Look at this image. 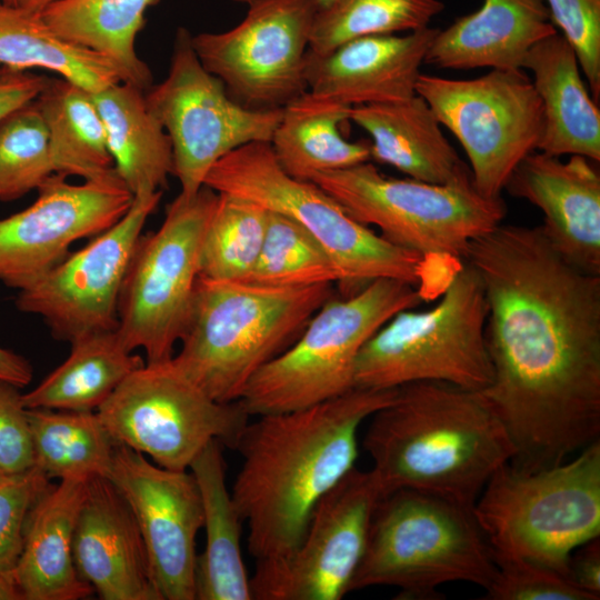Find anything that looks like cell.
Returning a JSON list of instances; mask_svg holds the SVG:
<instances>
[{
  "instance_id": "1",
  "label": "cell",
  "mask_w": 600,
  "mask_h": 600,
  "mask_svg": "<svg viewBox=\"0 0 600 600\" xmlns=\"http://www.w3.org/2000/svg\"><path fill=\"white\" fill-rule=\"evenodd\" d=\"M464 261L488 307L492 381L480 392L516 447L511 463L556 466L600 440V276L564 259L540 226L500 223Z\"/></svg>"
},
{
  "instance_id": "2",
  "label": "cell",
  "mask_w": 600,
  "mask_h": 600,
  "mask_svg": "<svg viewBox=\"0 0 600 600\" xmlns=\"http://www.w3.org/2000/svg\"><path fill=\"white\" fill-rule=\"evenodd\" d=\"M397 391L354 387L248 422L234 447L242 463L231 494L256 562L282 558L299 544L320 499L356 468L362 423Z\"/></svg>"
},
{
  "instance_id": "3",
  "label": "cell",
  "mask_w": 600,
  "mask_h": 600,
  "mask_svg": "<svg viewBox=\"0 0 600 600\" xmlns=\"http://www.w3.org/2000/svg\"><path fill=\"white\" fill-rule=\"evenodd\" d=\"M370 419L362 444L382 496L412 489L472 508L517 453L481 392L447 382L401 386Z\"/></svg>"
},
{
  "instance_id": "4",
  "label": "cell",
  "mask_w": 600,
  "mask_h": 600,
  "mask_svg": "<svg viewBox=\"0 0 600 600\" xmlns=\"http://www.w3.org/2000/svg\"><path fill=\"white\" fill-rule=\"evenodd\" d=\"M332 296L330 283L276 289L199 276L172 360L212 399L237 402L253 376L298 338Z\"/></svg>"
},
{
  "instance_id": "5",
  "label": "cell",
  "mask_w": 600,
  "mask_h": 600,
  "mask_svg": "<svg viewBox=\"0 0 600 600\" xmlns=\"http://www.w3.org/2000/svg\"><path fill=\"white\" fill-rule=\"evenodd\" d=\"M472 511L494 562L527 560L569 577L572 552L600 537V440L547 468L506 463Z\"/></svg>"
},
{
  "instance_id": "6",
  "label": "cell",
  "mask_w": 600,
  "mask_h": 600,
  "mask_svg": "<svg viewBox=\"0 0 600 600\" xmlns=\"http://www.w3.org/2000/svg\"><path fill=\"white\" fill-rule=\"evenodd\" d=\"M497 566L472 508L398 489L381 497L349 592L386 586L400 599L437 600L438 588L464 581L487 590Z\"/></svg>"
},
{
  "instance_id": "7",
  "label": "cell",
  "mask_w": 600,
  "mask_h": 600,
  "mask_svg": "<svg viewBox=\"0 0 600 600\" xmlns=\"http://www.w3.org/2000/svg\"><path fill=\"white\" fill-rule=\"evenodd\" d=\"M204 186L253 201L303 227L329 253L339 289L351 296L378 279L407 282L426 297L429 258L398 247L353 219L312 181L298 180L278 163L269 142L244 144L220 159Z\"/></svg>"
},
{
  "instance_id": "8",
  "label": "cell",
  "mask_w": 600,
  "mask_h": 600,
  "mask_svg": "<svg viewBox=\"0 0 600 600\" xmlns=\"http://www.w3.org/2000/svg\"><path fill=\"white\" fill-rule=\"evenodd\" d=\"M416 287L378 279L360 291L329 298L298 338L263 366L239 402L252 417L308 408L354 386L357 358L366 342L396 313L424 300Z\"/></svg>"
},
{
  "instance_id": "9",
  "label": "cell",
  "mask_w": 600,
  "mask_h": 600,
  "mask_svg": "<svg viewBox=\"0 0 600 600\" xmlns=\"http://www.w3.org/2000/svg\"><path fill=\"white\" fill-rule=\"evenodd\" d=\"M487 313L481 278L463 260L431 309L396 313L366 342L357 358L354 386L397 389L440 381L483 391L492 381Z\"/></svg>"
},
{
  "instance_id": "10",
  "label": "cell",
  "mask_w": 600,
  "mask_h": 600,
  "mask_svg": "<svg viewBox=\"0 0 600 600\" xmlns=\"http://www.w3.org/2000/svg\"><path fill=\"white\" fill-rule=\"evenodd\" d=\"M357 221L374 226L389 242L453 263L470 242L498 227L507 214L502 198H487L470 170L446 183L392 178L370 161L311 178Z\"/></svg>"
},
{
  "instance_id": "11",
  "label": "cell",
  "mask_w": 600,
  "mask_h": 600,
  "mask_svg": "<svg viewBox=\"0 0 600 600\" xmlns=\"http://www.w3.org/2000/svg\"><path fill=\"white\" fill-rule=\"evenodd\" d=\"M217 199L207 186L192 196L179 193L161 226L138 240L120 292L117 331L129 350L144 351L146 362L171 359L184 332Z\"/></svg>"
},
{
  "instance_id": "12",
  "label": "cell",
  "mask_w": 600,
  "mask_h": 600,
  "mask_svg": "<svg viewBox=\"0 0 600 600\" xmlns=\"http://www.w3.org/2000/svg\"><path fill=\"white\" fill-rule=\"evenodd\" d=\"M97 413L117 443L178 471L189 470L213 440L234 449L251 417L239 401L212 399L172 358L144 362Z\"/></svg>"
},
{
  "instance_id": "13",
  "label": "cell",
  "mask_w": 600,
  "mask_h": 600,
  "mask_svg": "<svg viewBox=\"0 0 600 600\" xmlns=\"http://www.w3.org/2000/svg\"><path fill=\"white\" fill-rule=\"evenodd\" d=\"M416 93L462 146L477 190L500 198L518 163L538 148L543 109L522 69L467 80L421 73Z\"/></svg>"
},
{
  "instance_id": "14",
  "label": "cell",
  "mask_w": 600,
  "mask_h": 600,
  "mask_svg": "<svg viewBox=\"0 0 600 600\" xmlns=\"http://www.w3.org/2000/svg\"><path fill=\"white\" fill-rule=\"evenodd\" d=\"M186 28L176 32L167 78L146 91V101L168 134L173 174L186 196L197 193L224 156L252 142H270L282 109L249 110L200 62Z\"/></svg>"
},
{
  "instance_id": "15",
  "label": "cell",
  "mask_w": 600,
  "mask_h": 600,
  "mask_svg": "<svg viewBox=\"0 0 600 600\" xmlns=\"http://www.w3.org/2000/svg\"><path fill=\"white\" fill-rule=\"evenodd\" d=\"M222 32L191 37L202 66L240 106L272 111L308 91L306 61L317 0H252Z\"/></svg>"
},
{
  "instance_id": "16",
  "label": "cell",
  "mask_w": 600,
  "mask_h": 600,
  "mask_svg": "<svg viewBox=\"0 0 600 600\" xmlns=\"http://www.w3.org/2000/svg\"><path fill=\"white\" fill-rule=\"evenodd\" d=\"M381 497L373 471L353 468L320 499L289 554L256 562L252 599H342L349 593Z\"/></svg>"
},
{
  "instance_id": "17",
  "label": "cell",
  "mask_w": 600,
  "mask_h": 600,
  "mask_svg": "<svg viewBox=\"0 0 600 600\" xmlns=\"http://www.w3.org/2000/svg\"><path fill=\"white\" fill-rule=\"evenodd\" d=\"M161 196L162 191L136 196L119 221L18 291L17 308L41 317L51 334L62 341L117 329L121 288L142 229Z\"/></svg>"
},
{
  "instance_id": "18",
  "label": "cell",
  "mask_w": 600,
  "mask_h": 600,
  "mask_svg": "<svg viewBox=\"0 0 600 600\" xmlns=\"http://www.w3.org/2000/svg\"><path fill=\"white\" fill-rule=\"evenodd\" d=\"M67 178L52 173L31 206L0 219V282L7 287L20 291L33 284L76 241L113 226L133 202L117 172L80 184Z\"/></svg>"
},
{
  "instance_id": "19",
  "label": "cell",
  "mask_w": 600,
  "mask_h": 600,
  "mask_svg": "<svg viewBox=\"0 0 600 600\" xmlns=\"http://www.w3.org/2000/svg\"><path fill=\"white\" fill-rule=\"evenodd\" d=\"M108 479L134 514L161 600H196V539L203 506L192 472L162 468L117 443Z\"/></svg>"
},
{
  "instance_id": "20",
  "label": "cell",
  "mask_w": 600,
  "mask_h": 600,
  "mask_svg": "<svg viewBox=\"0 0 600 600\" xmlns=\"http://www.w3.org/2000/svg\"><path fill=\"white\" fill-rule=\"evenodd\" d=\"M592 163L536 150L518 163L504 189L541 210L540 227L564 259L600 276V174Z\"/></svg>"
},
{
  "instance_id": "21",
  "label": "cell",
  "mask_w": 600,
  "mask_h": 600,
  "mask_svg": "<svg viewBox=\"0 0 600 600\" xmlns=\"http://www.w3.org/2000/svg\"><path fill=\"white\" fill-rule=\"evenodd\" d=\"M73 559L80 578L102 600H161L134 514L108 478L88 480Z\"/></svg>"
},
{
  "instance_id": "22",
  "label": "cell",
  "mask_w": 600,
  "mask_h": 600,
  "mask_svg": "<svg viewBox=\"0 0 600 600\" xmlns=\"http://www.w3.org/2000/svg\"><path fill=\"white\" fill-rule=\"evenodd\" d=\"M439 29L361 37L323 56L307 53L308 91L349 107L407 100L416 94Z\"/></svg>"
},
{
  "instance_id": "23",
  "label": "cell",
  "mask_w": 600,
  "mask_h": 600,
  "mask_svg": "<svg viewBox=\"0 0 600 600\" xmlns=\"http://www.w3.org/2000/svg\"><path fill=\"white\" fill-rule=\"evenodd\" d=\"M544 0H483L436 34L424 63L439 69H522L529 50L557 33Z\"/></svg>"
},
{
  "instance_id": "24",
  "label": "cell",
  "mask_w": 600,
  "mask_h": 600,
  "mask_svg": "<svg viewBox=\"0 0 600 600\" xmlns=\"http://www.w3.org/2000/svg\"><path fill=\"white\" fill-rule=\"evenodd\" d=\"M88 480H59L33 503L11 570L22 600H79L93 593L73 559L74 530Z\"/></svg>"
},
{
  "instance_id": "25",
  "label": "cell",
  "mask_w": 600,
  "mask_h": 600,
  "mask_svg": "<svg viewBox=\"0 0 600 600\" xmlns=\"http://www.w3.org/2000/svg\"><path fill=\"white\" fill-rule=\"evenodd\" d=\"M522 69L531 71L543 109L538 151L600 160V111L580 73L578 57L559 32L536 43Z\"/></svg>"
},
{
  "instance_id": "26",
  "label": "cell",
  "mask_w": 600,
  "mask_h": 600,
  "mask_svg": "<svg viewBox=\"0 0 600 600\" xmlns=\"http://www.w3.org/2000/svg\"><path fill=\"white\" fill-rule=\"evenodd\" d=\"M349 120L370 136L371 159L409 178L446 183L470 170L417 93L402 101L351 107Z\"/></svg>"
},
{
  "instance_id": "27",
  "label": "cell",
  "mask_w": 600,
  "mask_h": 600,
  "mask_svg": "<svg viewBox=\"0 0 600 600\" xmlns=\"http://www.w3.org/2000/svg\"><path fill=\"white\" fill-rule=\"evenodd\" d=\"M203 506L206 547L198 554L196 600H251L242 557L243 520L228 489L222 444L211 441L192 461Z\"/></svg>"
},
{
  "instance_id": "28",
  "label": "cell",
  "mask_w": 600,
  "mask_h": 600,
  "mask_svg": "<svg viewBox=\"0 0 600 600\" xmlns=\"http://www.w3.org/2000/svg\"><path fill=\"white\" fill-rule=\"evenodd\" d=\"M144 93L122 81L92 93L113 168L134 197L161 191L173 174L170 139L149 109Z\"/></svg>"
},
{
  "instance_id": "29",
  "label": "cell",
  "mask_w": 600,
  "mask_h": 600,
  "mask_svg": "<svg viewBox=\"0 0 600 600\" xmlns=\"http://www.w3.org/2000/svg\"><path fill=\"white\" fill-rule=\"evenodd\" d=\"M350 110L309 91L283 107L269 142L282 170L294 179L310 181L318 173L370 161V142H351L340 132Z\"/></svg>"
},
{
  "instance_id": "30",
  "label": "cell",
  "mask_w": 600,
  "mask_h": 600,
  "mask_svg": "<svg viewBox=\"0 0 600 600\" xmlns=\"http://www.w3.org/2000/svg\"><path fill=\"white\" fill-rule=\"evenodd\" d=\"M70 344L68 358L22 393L27 409L97 411L146 362L123 344L117 329L89 333Z\"/></svg>"
},
{
  "instance_id": "31",
  "label": "cell",
  "mask_w": 600,
  "mask_h": 600,
  "mask_svg": "<svg viewBox=\"0 0 600 600\" xmlns=\"http://www.w3.org/2000/svg\"><path fill=\"white\" fill-rule=\"evenodd\" d=\"M158 0H61L42 11L64 40L104 57L120 81L143 91L152 87L149 66L136 51L144 14Z\"/></svg>"
},
{
  "instance_id": "32",
  "label": "cell",
  "mask_w": 600,
  "mask_h": 600,
  "mask_svg": "<svg viewBox=\"0 0 600 600\" xmlns=\"http://www.w3.org/2000/svg\"><path fill=\"white\" fill-rule=\"evenodd\" d=\"M43 119L54 173L94 181L116 173L106 130L92 93L49 78L34 100Z\"/></svg>"
},
{
  "instance_id": "33",
  "label": "cell",
  "mask_w": 600,
  "mask_h": 600,
  "mask_svg": "<svg viewBox=\"0 0 600 600\" xmlns=\"http://www.w3.org/2000/svg\"><path fill=\"white\" fill-rule=\"evenodd\" d=\"M0 64L20 71L50 70L91 93L120 81L104 57L58 36L41 12L2 0Z\"/></svg>"
},
{
  "instance_id": "34",
  "label": "cell",
  "mask_w": 600,
  "mask_h": 600,
  "mask_svg": "<svg viewBox=\"0 0 600 600\" xmlns=\"http://www.w3.org/2000/svg\"><path fill=\"white\" fill-rule=\"evenodd\" d=\"M34 467L49 479L109 478L113 440L97 411L27 409Z\"/></svg>"
},
{
  "instance_id": "35",
  "label": "cell",
  "mask_w": 600,
  "mask_h": 600,
  "mask_svg": "<svg viewBox=\"0 0 600 600\" xmlns=\"http://www.w3.org/2000/svg\"><path fill=\"white\" fill-rule=\"evenodd\" d=\"M443 9L440 0H334L316 13L309 52L323 56L357 38L421 30Z\"/></svg>"
},
{
  "instance_id": "36",
  "label": "cell",
  "mask_w": 600,
  "mask_h": 600,
  "mask_svg": "<svg viewBox=\"0 0 600 600\" xmlns=\"http://www.w3.org/2000/svg\"><path fill=\"white\" fill-rule=\"evenodd\" d=\"M268 210L248 199L218 192L200 253V277L243 281L260 254Z\"/></svg>"
},
{
  "instance_id": "37",
  "label": "cell",
  "mask_w": 600,
  "mask_h": 600,
  "mask_svg": "<svg viewBox=\"0 0 600 600\" xmlns=\"http://www.w3.org/2000/svg\"><path fill=\"white\" fill-rule=\"evenodd\" d=\"M339 271L326 249L298 222L268 210L258 260L243 282L276 289L338 283Z\"/></svg>"
},
{
  "instance_id": "38",
  "label": "cell",
  "mask_w": 600,
  "mask_h": 600,
  "mask_svg": "<svg viewBox=\"0 0 600 600\" xmlns=\"http://www.w3.org/2000/svg\"><path fill=\"white\" fill-rule=\"evenodd\" d=\"M52 173L47 129L33 101L0 123V200L37 190Z\"/></svg>"
},
{
  "instance_id": "39",
  "label": "cell",
  "mask_w": 600,
  "mask_h": 600,
  "mask_svg": "<svg viewBox=\"0 0 600 600\" xmlns=\"http://www.w3.org/2000/svg\"><path fill=\"white\" fill-rule=\"evenodd\" d=\"M497 571L486 590L490 600H593L569 577L527 560H498Z\"/></svg>"
},
{
  "instance_id": "40",
  "label": "cell",
  "mask_w": 600,
  "mask_h": 600,
  "mask_svg": "<svg viewBox=\"0 0 600 600\" xmlns=\"http://www.w3.org/2000/svg\"><path fill=\"white\" fill-rule=\"evenodd\" d=\"M552 22L573 48L592 98L600 97V0H544Z\"/></svg>"
},
{
  "instance_id": "41",
  "label": "cell",
  "mask_w": 600,
  "mask_h": 600,
  "mask_svg": "<svg viewBox=\"0 0 600 600\" xmlns=\"http://www.w3.org/2000/svg\"><path fill=\"white\" fill-rule=\"evenodd\" d=\"M49 484V478L37 467L10 474L0 483V570L14 567L28 514Z\"/></svg>"
},
{
  "instance_id": "42",
  "label": "cell",
  "mask_w": 600,
  "mask_h": 600,
  "mask_svg": "<svg viewBox=\"0 0 600 600\" xmlns=\"http://www.w3.org/2000/svg\"><path fill=\"white\" fill-rule=\"evenodd\" d=\"M20 389L0 379V468L9 474L34 467L28 413Z\"/></svg>"
},
{
  "instance_id": "43",
  "label": "cell",
  "mask_w": 600,
  "mask_h": 600,
  "mask_svg": "<svg viewBox=\"0 0 600 600\" xmlns=\"http://www.w3.org/2000/svg\"><path fill=\"white\" fill-rule=\"evenodd\" d=\"M49 78L9 68H0V123L14 111L33 102Z\"/></svg>"
},
{
  "instance_id": "44",
  "label": "cell",
  "mask_w": 600,
  "mask_h": 600,
  "mask_svg": "<svg viewBox=\"0 0 600 600\" xmlns=\"http://www.w3.org/2000/svg\"><path fill=\"white\" fill-rule=\"evenodd\" d=\"M569 578L593 600L600 598V541L594 538L578 547L569 561Z\"/></svg>"
},
{
  "instance_id": "45",
  "label": "cell",
  "mask_w": 600,
  "mask_h": 600,
  "mask_svg": "<svg viewBox=\"0 0 600 600\" xmlns=\"http://www.w3.org/2000/svg\"><path fill=\"white\" fill-rule=\"evenodd\" d=\"M33 370L30 362L22 356L0 347V379L19 388L32 380Z\"/></svg>"
},
{
  "instance_id": "46",
  "label": "cell",
  "mask_w": 600,
  "mask_h": 600,
  "mask_svg": "<svg viewBox=\"0 0 600 600\" xmlns=\"http://www.w3.org/2000/svg\"><path fill=\"white\" fill-rule=\"evenodd\" d=\"M0 600H22L11 571L0 570Z\"/></svg>"
},
{
  "instance_id": "47",
  "label": "cell",
  "mask_w": 600,
  "mask_h": 600,
  "mask_svg": "<svg viewBox=\"0 0 600 600\" xmlns=\"http://www.w3.org/2000/svg\"><path fill=\"white\" fill-rule=\"evenodd\" d=\"M7 3L14 4L31 11L42 12L52 4L61 0H2Z\"/></svg>"
},
{
  "instance_id": "48",
  "label": "cell",
  "mask_w": 600,
  "mask_h": 600,
  "mask_svg": "<svg viewBox=\"0 0 600 600\" xmlns=\"http://www.w3.org/2000/svg\"><path fill=\"white\" fill-rule=\"evenodd\" d=\"M233 1L241 2V3H249L252 0H233ZM317 1L319 3L320 8H322V7H326V6L330 4L334 0H317Z\"/></svg>"
},
{
  "instance_id": "49",
  "label": "cell",
  "mask_w": 600,
  "mask_h": 600,
  "mask_svg": "<svg viewBox=\"0 0 600 600\" xmlns=\"http://www.w3.org/2000/svg\"><path fill=\"white\" fill-rule=\"evenodd\" d=\"M10 474L4 472L1 468H0V483L2 481H4Z\"/></svg>"
}]
</instances>
